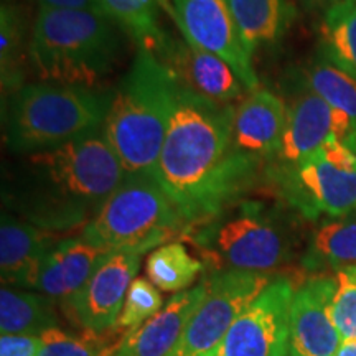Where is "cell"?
I'll use <instances>...</instances> for the list:
<instances>
[{"mask_svg": "<svg viewBox=\"0 0 356 356\" xmlns=\"http://www.w3.org/2000/svg\"><path fill=\"white\" fill-rule=\"evenodd\" d=\"M234 106L218 104L177 84L155 180L190 225L228 208L257 178L261 160L233 145Z\"/></svg>", "mask_w": 356, "mask_h": 356, "instance_id": "obj_1", "label": "cell"}, {"mask_svg": "<svg viewBox=\"0 0 356 356\" xmlns=\"http://www.w3.org/2000/svg\"><path fill=\"white\" fill-rule=\"evenodd\" d=\"M126 173L102 127L53 149L20 155L3 180V200L44 231L86 226Z\"/></svg>", "mask_w": 356, "mask_h": 356, "instance_id": "obj_2", "label": "cell"}, {"mask_svg": "<svg viewBox=\"0 0 356 356\" xmlns=\"http://www.w3.org/2000/svg\"><path fill=\"white\" fill-rule=\"evenodd\" d=\"M177 79L157 56L137 50L131 70L113 91L102 124L126 177H154L175 102Z\"/></svg>", "mask_w": 356, "mask_h": 356, "instance_id": "obj_3", "label": "cell"}, {"mask_svg": "<svg viewBox=\"0 0 356 356\" xmlns=\"http://www.w3.org/2000/svg\"><path fill=\"white\" fill-rule=\"evenodd\" d=\"M121 53V29L97 8H38L30 68L43 83L95 89Z\"/></svg>", "mask_w": 356, "mask_h": 356, "instance_id": "obj_4", "label": "cell"}, {"mask_svg": "<svg viewBox=\"0 0 356 356\" xmlns=\"http://www.w3.org/2000/svg\"><path fill=\"white\" fill-rule=\"evenodd\" d=\"M113 92L58 83H32L8 97L3 109L6 144L15 154L63 145L102 127Z\"/></svg>", "mask_w": 356, "mask_h": 356, "instance_id": "obj_5", "label": "cell"}, {"mask_svg": "<svg viewBox=\"0 0 356 356\" xmlns=\"http://www.w3.org/2000/svg\"><path fill=\"white\" fill-rule=\"evenodd\" d=\"M188 222L154 177H126L83 228L86 241L108 251L144 254L170 243Z\"/></svg>", "mask_w": 356, "mask_h": 356, "instance_id": "obj_6", "label": "cell"}, {"mask_svg": "<svg viewBox=\"0 0 356 356\" xmlns=\"http://www.w3.org/2000/svg\"><path fill=\"white\" fill-rule=\"evenodd\" d=\"M231 204L204 221V228L195 236L218 269L270 274L287 264L293 246L277 213L261 202Z\"/></svg>", "mask_w": 356, "mask_h": 356, "instance_id": "obj_7", "label": "cell"}, {"mask_svg": "<svg viewBox=\"0 0 356 356\" xmlns=\"http://www.w3.org/2000/svg\"><path fill=\"white\" fill-rule=\"evenodd\" d=\"M274 178L287 202L310 220L356 211V152L335 136L297 165L274 170Z\"/></svg>", "mask_w": 356, "mask_h": 356, "instance_id": "obj_8", "label": "cell"}, {"mask_svg": "<svg viewBox=\"0 0 356 356\" xmlns=\"http://www.w3.org/2000/svg\"><path fill=\"white\" fill-rule=\"evenodd\" d=\"M273 282L270 274L216 269L203 279L200 300L172 356H208L236 318Z\"/></svg>", "mask_w": 356, "mask_h": 356, "instance_id": "obj_9", "label": "cell"}, {"mask_svg": "<svg viewBox=\"0 0 356 356\" xmlns=\"http://www.w3.org/2000/svg\"><path fill=\"white\" fill-rule=\"evenodd\" d=\"M293 292L287 277L273 279L208 356H286L291 350Z\"/></svg>", "mask_w": 356, "mask_h": 356, "instance_id": "obj_10", "label": "cell"}, {"mask_svg": "<svg viewBox=\"0 0 356 356\" xmlns=\"http://www.w3.org/2000/svg\"><path fill=\"white\" fill-rule=\"evenodd\" d=\"M168 12L185 40L225 60L248 92L259 89L252 55L244 47L228 0H173Z\"/></svg>", "mask_w": 356, "mask_h": 356, "instance_id": "obj_11", "label": "cell"}, {"mask_svg": "<svg viewBox=\"0 0 356 356\" xmlns=\"http://www.w3.org/2000/svg\"><path fill=\"white\" fill-rule=\"evenodd\" d=\"M140 256L137 252H108L86 286L63 307L65 314L86 330L102 333L113 328L140 267Z\"/></svg>", "mask_w": 356, "mask_h": 356, "instance_id": "obj_12", "label": "cell"}, {"mask_svg": "<svg viewBox=\"0 0 356 356\" xmlns=\"http://www.w3.org/2000/svg\"><path fill=\"white\" fill-rule=\"evenodd\" d=\"M159 60L170 70L178 84L204 99L231 104L243 99L246 92L241 79L225 60L185 38H170Z\"/></svg>", "mask_w": 356, "mask_h": 356, "instance_id": "obj_13", "label": "cell"}, {"mask_svg": "<svg viewBox=\"0 0 356 356\" xmlns=\"http://www.w3.org/2000/svg\"><path fill=\"white\" fill-rule=\"evenodd\" d=\"M335 279L315 277L296 289L291 304V350L297 356H333L341 337L332 320Z\"/></svg>", "mask_w": 356, "mask_h": 356, "instance_id": "obj_14", "label": "cell"}, {"mask_svg": "<svg viewBox=\"0 0 356 356\" xmlns=\"http://www.w3.org/2000/svg\"><path fill=\"white\" fill-rule=\"evenodd\" d=\"M287 122V104L267 89H256L234 108L233 145L239 154L274 159Z\"/></svg>", "mask_w": 356, "mask_h": 356, "instance_id": "obj_15", "label": "cell"}, {"mask_svg": "<svg viewBox=\"0 0 356 356\" xmlns=\"http://www.w3.org/2000/svg\"><path fill=\"white\" fill-rule=\"evenodd\" d=\"M203 291L202 280L191 291L175 293L154 317L122 337L114 356H172L202 300Z\"/></svg>", "mask_w": 356, "mask_h": 356, "instance_id": "obj_16", "label": "cell"}, {"mask_svg": "<svg viewBox=\"0 0 356 356\" xmlns=\"http://www.w3.org/2000/svg\"><path fill=\"white\" fill-rule=\"evenodd\" d=\"M333 136V111L312 89L299 92L287 106V122L277 154L275 170L297 165Z\"/></svg>", "mask_w": 356, "mask_h": 356, "instance_id": "obj_17", "label": "cell"}, {"mask_svg": "<svg viewBox=\"0 0 356 356\" xmlns=\"http://www.w3.org/2000/svg\"><path fill=\"white\" fill-rule=\"evenodd\" d=\"M108 252L111 251L86 241L83 236L63 239L48 252L35 289L60 302L61 307L68 305Z\"/></svg>", "mask_w": 356, "mask_h": 356, "instance_id": "obj_18", "label": "cell"}, {"mask_svg": "<svg viewBox=\"0 0 356 356\" xmlns=\"http://www.w3.org/2000/svg\"><path fill=\"white\" fill-rule=\"evenodd\" d=\"M53 249L50 231L2 213L0 225V273L3 286L35 289L40 270Z\"/></svg>", "mask_w": 356, "mask_h": 356, "instance_id": "obj_19", "label": "cell"}, {"mask_svg": "<svg viewBox=\"0 0 356 356\" xmlns=\"http://www.w3.org/2000/svg\"><path fill=\"white\" fill-rule=\"evenodd\" d=\"M307 86L333 111V136L356 152V78L332 61L318 60L304 74Z\"/></svg>", "mask_w": 356, "mask_h": 356, "instance_id": "obj_20", "label": "cell"}, {"mask_svg": "<svg viewBox=\"0 0 356 356\" xmlns=\"http://www.w3.org/2000/svg\"><path fill=\"white\" fill-rule=\"evenodd\" d=\"M248 51L275 44L291 26L296 8L291 0H228Z\"/></svg>", "mask_w": 356, "mask_h": 356, "instance_id": "obj_21", "label": "cell"}, {"mask_svg": "<svg viewBox=\"0 0 356 356\" xmlns=\"http://www.w3.org/2000/svg\"><path fill=\"white\" fill-rule=\"evenodd\" d=\"M162 7H167L165 0H99L101 10L108 13L137 47L157 58L170 42L159 24Z\"/></svg>", "mask_w": 356, "mask_h": 356, "instance_id": "obj_22", "label": "cell"}, {"mask_svg": "<svg viewBox=\"0 0 356 356\" xmlns=\"http://www.w3.org/2000/svg\"><path fill=\"white\" fill-rule=\"evenodd\" d=\"M50 297L2 286L0 291V328L2 335H42L56 328L58 315Z\"/></svg>", "mask_w": 356, "mask_h": 356, "instance_id": "obj_23", "label": "cell"}, {"mask_svg": "<svg viewBox=\"0 0 356 356\" xmlns=\"http://www.w3.org/2000/svg\"><path fill=\"white\" fill-rule=\"evenodd\" d=\"M322 43L325 58L356 78V0H335L325 10Z\"/></svg>", "mask_w": 356, "mask_h": 356, "instance_id": "obj_24", "label": "cell"}, {"mask_svg": "<svg viewBox=\"0 0 356 356\" xmlns=\"http://www.w3.org/2000/svg\"><path fill=\"white\" fill-rule=\"evenodd\" d=\"M203 262L193 257L185 244L172 241L155 248L147 257L145 273L162 292H184L202 274Z\"/></svg>", "mask_w": 356, "mask_h": 356, "instance_id": "obj_25", "label": "cell"}, {"mask_svg": "<svg viewBox=\"0 0 356 356\" xmlns=\"http://www.w3.org/2000/svg\"><path fill=\"white\" fill-rule=\"evenodd\" d=\"M25 24L20 8L12 0L0 7V78L2 92L10 97L25 86Z\"/></svg>", "mask_w": 356, "mask_h": 356, "instance_id": "obj_26", "label": "cell"}, {"mask_svg": "<svg viewBox=\"0 0 356 356\" xmlns=\"http://www.w3.org/2000/svg\"><path fill=\"white\" fill-rule=\"evenodd\" d=\"M310 252L315 261L338 269L356 266V211L320 226L312 239Z\"/></svg>", "mask_w": 356, "mask_h": 356, "instance_id": "obj_27", "label": "cell"}, {"mask_svg": "<svg viewBox=\"0 0 356 356\" xmlns=\"http://www.w3.org/2000/svg\"><path fill=\"white\" fill-rule=\"evenodd\" d=\"M118 327L96 333L86 330L81 335H70L60 328H50L42 333V348L38 356H114L121 341H114Z\"/></svg>", "mask_w": 356, "mask_h": 356, "instance_id": "obj_28", "label": "cell"}, {"mask_svg": "<svg viewBox=\"0 0 356 356\" xmlns=\"http://www.w3.org/2000/svg\"><path fill=\"white\" fill-rule=\"evenodd\" d=\"M163 299L159 289L150 280L144 277H136L129 287L124 307L119 314L118 322L114 327L119 330H132L139 325L154 317L157 312L162 310Z\"/></svg>", "mask_w": 356, "mask_h": 356, "instance_id": "obj_29", "label": "cell"}, {"mask_svg": "<svg viewBox=\"0 0 356 356\" xmlns=\"http://www.w3.org/2000/svg\"><path fill=\"white\" fill-rule=\"evenodd\" d=\"M332 320L341 340H356V266L337 270Z\"/></svg>", "mask_w": 356, "mask_h": 356, "instance_id": "obj_30", "label": "cell"}, {"mask_svg": "<svg viewBox=\"0 0 356 356\" xmlns=\"http://www.w3.org/2000/svg\"><path fill=\"white\" fill-rule=\"evenodd\" d=\"M42 337L6 333L0 338V356H38Z\"/></svg>", "mask_w": 356, "mask_h": 356, "instance_id": "obj_31", "label": "cell"}, {"mask_svg": "<svg viewBox=\"0 0 356 356\" xmlns=\"http://www.w3.org/2000/svg\"><path fill=\"white\" fill-rule=\"evenodd\" d=\"M40 8H50V10H56V8H99V0H37Z\"/></svg>", "mask_w": 356, "mask_h": 356, "instance_id": "obj_32", "label": "cell"}, {"mask_svg": "<svg viewBox=\"0 0 356 356\" xmlns=\"http://www.w3.org/2000/svg\"><path fill=\"white\" fill-rule=\"evenodd\" d=\"M333 356H356V340H346L341 341Z\"/></svg>", "mask_w": 356, "mask_h": 356, "instance_id": "obj_33", "label": "cell"}, {"mask_svg": "<svg viewBox=\"0 0 356 356\" xmlns=\"http://www.w3.org/2000/svg\"><path fill=\"white\" fill-rule=\"evenodd\" d=\"M302 3H305L309 8H320V7H325V10H327L328 7L332 6L335 0H300Z\"/></svg>", "mask_w": 356, "mask_h": 356, "instance_id": "obj_34", "label": "cell"}, {"mask_svg": "<svg viewBox=\"0 0 356 356\" xmlns=\"http://www.w3.org/2000/svg\"><path fill=\"white\" fill-rule=\"evenodd\" d=\"M286 356H297V355H296V353H293V351H292V350H289V353H287Z\"/></svg>", "mask_w": 356, "mask_h": 356, "instance_id": "obj_35", "label": "cell"}]
</instances>
